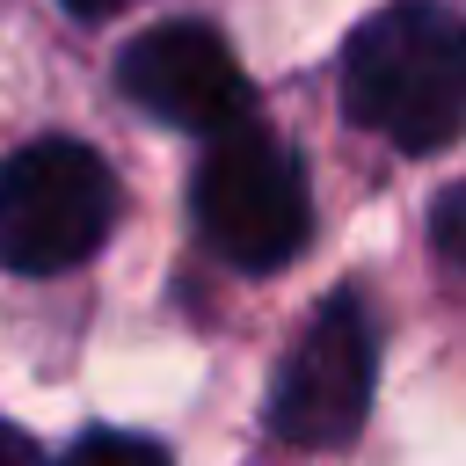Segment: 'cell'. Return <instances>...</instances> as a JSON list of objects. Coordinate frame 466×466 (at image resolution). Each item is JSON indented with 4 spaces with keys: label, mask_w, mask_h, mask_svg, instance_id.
<instances>
[{
    "label": "cell",
    "mask_w": 466,
    "mask_h": 466,
    "mask_svg": "<svg viewBox=\"0 0 466 466\" xmlns=\"http://www.w3.org/2000/svg\"><path fill=\"white\" fill-rule=\"evenodd\" d=\"M342 109L400 153L466 138V15L444 0H393L342 44Z\"/></svg>",
    "instance_id": "obj_1"
},
{
    "label": "cell",
    "mask_w": 466,
    "mask_h": 466,
    "mask_svg": "<svg viewBox=\"0 0 466 466\" xmlns=\"http://www.w3.org/2000/svg\"><path fill=\"white\" fill-rule=\"evenodd\" d=\"M189 211H197V233L218 262L248 269V277H269L284 262L306 255L313 240V189H306V167L299 153L262 131L255 116L218 131L197 160V182H189Z\"/></svg>",
    "instance_id": "obj_2"
},
{
    "label": "cell",
    "mask_w": 466,
    "mask_h": 466,
    "mask_svg": "<svg viewBox=\"0 0 466 466\" xmlns=\"http://www.w3.org/2000/svg\"><path fill=\"white\" fill-rule=\"evenodd\" d=\"M116 226V175L80 138H29L0 160V269H80Z\"/></svg>",
    "instance_id": "obj_3"
},
{
    "label": "cell",
    "mask_w": 466,
    "mask_h": 466,
    "mask_svg": "<svg viewBox=\"0 0 466 466\" xmlns=\"http://www.w3.org/2000/svg\"><path fill=\"white\" fill-rule=\"evenodd\" d=\"M371 371H379V342H371V320H364V299L357 291H335L306 328L299 342L284 350L277 364V386H269V430L299 451H335L364 430V408H371Z\"/></svg>",
    "instance_id": "obj_4"
},
{
    "label": "cell",
    "mask_w": 466,
    "mask_h": 466,
    "mask_svg": "<svg viewBox=\"0 0 466 466\" xmlns=\"http://www.w3.org/2000/svg\"><path fill=\"white\" fill-rule=\"evenodd\" d=\"M116 87L153 124L197 131V138H218V131L248 124V109H255L248 73L211 22H153L146 36H131L116 58Z\"/></svg>",
    "instance_id": "obj_5"
},
{
    "label": "cell",
    "mask_w": 466,
    "mask_h": 466,
    "mask_svg": "<svg viewBox=\"0 0 466 466\" xmlns=\"http://www.w3.org/2000/svg\"><path fill=\"white\" fill-rule=\"evenodd\" d=\"M58 466H175V459H167V444H153L138 430H87L66 444Z\"/></svg>",
    "instance_id": "obj_6"
},
{
    "label": "cell",
    "mask_w": 466,
    "mask_h": 466,
    "mask_svg": "<svg viewBox=\"0 0 466 466\" xmlns=\"http://www.w3.org/2000/svg\"><path fill=\"white\" fill-rule=\"evenodd\" d=\"M430 240H437V255H444V262H459V269H466V182H451V189L430 204Z\"/></svg>",
    "instance_id": "obj_7"
},
{
    "label": "cell",
    "mask_w": 466,
    "mask_h": 466,
    "mask_svg": "<svg viewBox=\"0 0 466 466\" xmlns=\"http://www.w3.org/2000/svg\"><path fill=\"white\" fill-rule=\"evenodd\" d=\"M0 466H51V459H44L22 430H7V422H0Z\"/></svg>",
    "instance_id": "obj_8"
},
{
    "label": "cell",
    "mask_w": 466,
    "mask_h": 466,
    "mask_svg": "<svg viewBox=\"0 0 466 466\" xmlns=\"http://www.w3.org/2000/svg\"><path fill=\"white\" fill-rule=\"evenodd\" d=\"M66 15H80V22H102V15H116V7H131V0H58Z\"/></svg>",
    "instance_id": "obj_9"
}]
</instances>
